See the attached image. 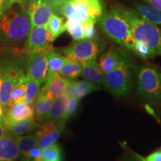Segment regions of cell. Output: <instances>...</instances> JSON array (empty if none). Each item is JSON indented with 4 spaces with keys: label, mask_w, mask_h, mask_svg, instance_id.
I'll use <instances>...</instances> for the list:
<instances>
[{
    "label": "cell",
    "mask_w": 161,
    "mask_h": 161,
    "mask_svg": "<svg viewBox=\"0 0 161 161\" xmlns=\"http://www.w3.org/2000/svg\"><path fill=\"white\" fill-rule=\"evenodd\" d=\"M41 161H63V152L60 145L55 142L43 150Z\"/></svg>",
    "instance_id": "obj_28"
},
{
    "label": "cell",
    "mask_w": 161,
    "mask_h": 161,
    "mask_svg": "<svg viewBox=\"0 0 161 161\" xmlns=\"http://www.w3.org/2000/svg\"><path fill=\"white\" fill-rule=\"evenodd\" d=\"M19 148V158L21 161H30V153L37 146V139L35 134L23 136H16Z\"/></svg>",
    "instance_id": "obj_21"
},
{
    "label": "cell",
    "mask_w": 161,
    "mask_h": 161,
    "mask_svg": "<svg viewBox=\"0 0 161 161\" xmlns=\"http://www.w3.org/2000/svg\"><path fill=\"white\" fill-rule=\"evenodd\" d=\"M97 21L101 30L109 39L133 52L135 40L130 26L115 8L102 13Z\"/></svg>",
    "instance_id": "obj_3"
},
{
    "label": "cell",
    "mask_w": 161,
    "mask_h": 161,
    "mask_svg": "<svg viewBox=\"0 0 161 161\" xmlns=\"http://www.w3.org/2000/svg\"><path fill=\"white\" fill-rule=\"evenodd\" d=\"M81 69L82 66L80 63L67 60L58 72V74L66 79H76L81 75Z\"/></svg>",
    "instance_id": "obj_27"
},
{
    "label": "cell",
    "mask_w": 161,
    "mask_h": 161,
    "mask_svg": "<svg viewBox=\"0 0 161 161\" xmlns=\"http://www.w3.org/2000/svg\"><path fill=\"white\" fill-rule=\"evenodd\" d=\"M28 10L31 29L36 26H46L56 11L55 0H28Z\"/></svg>",
    "instance_id": "obj_8"
},
{
    "label": "cell",
    "mask_w": 161,
    "mask_h": 161,
    "mask_svg": "<svg viewBox=\"0 0 161 161\" xmlns=\"http://www.w3.org/2000/svg\"><path fill=\"white\" fill-rule=\"evenodd\" d=\"M140 98L148 103L161 106V72L156 67L142 65L136 71Z\"/></svg>",
    "instance_id": "obj_5"
},
{
    "label": "cell",
    "mask_w": 161,
    "mask_h": 161,
    "mask_svg": "<svg viewBox=\"0 0 161 161\" xmlns=\"http://www.w3.org/2000/svg\"><path fill=\"white\" fill-rule=\"evenodd\" d=\"M6 11L5 8V6H4V3L3 0H0V19L1 17H3V14L5 13V11Z\"/></svg>",
    "instance_id": "obj_40"
},
{
    "label": "cell",
    "mask_w": 161,
    "mask_h": 161,
    "mask_svg": "<svg viewBox=\"0 0 161 161\" xmlns=\"http://www.w3.org/2000/svg\"><path fill=\"white\" fill-rule=\"evenodd\" d=\"M136 64L125 52L122 59L114 69L104 74L103 85L114 96L121 97L131 91L136 75Z\"/></svg>",
    "instance_id": "obj_4"
},
{
    "label": "cell",
    "mask_w": 161,
    "mask_h": 161,
    "mask_svg": "<svg viewBox=\"0 0 161 161\" xmlns=\"http://www.w3.org/2000/svg\"><path fill=\"white\" fill-rule=\"evenodd\" d=\"M46 27L51 36L52 41H54L66 31V23H64V18L54 14Z\"/></svg>",
    "instance_id": "obj_25"
},
{
    "label": "cell",
    "mask_w": 161,
    "mask_h": 161,
    "mask_svg": "<svg viewBox=\"0 0 161 161\" xmlns=\"http://www.w3.org/2000/svg\"><path fill=\"white\" fill-rule=\"evenodd\" d=\"M66 31L69 32L71 37L75 41L84 40V25L82 23L66 19Z\"/></svg>",
    "instance_id": "obj_30"
},
{
    "label": "cell",
    "mask_w": 161,
    "mask_h": 161,
    "mask_svg": "<svg viewBox=\"0 0 161 161\" xmlns=\"http://www.w3.org/2000/svg\"><path fill=\"white\" fill-rule=\"evenodd\" d=\"M7 132V130H6L5 127L3 125V122H0V139L3 137Z\"/></svg>",
    "instance_id": "obj_39"
},
{
    "label": "cell",
    "mask_w": 161,
    "mask_h": 161,
    "mask_svg": "<svg viewBox=\"0 0 161 161\" xmlns=\"http://www.w3.org/2000/svg\"><path fill=\"white\" fill-rule=\"evenodd\" d=\"M69 100L70 96L67 93L55 97L54 98L49 111L46 114L40 122H43L44 121L50 119L64 121V117L69 108Z\"/></svg>",
    "instance_id": "obj_14"
},
{
    "label": "cell",
    "mask_w": 161,
    "mask_h": 161,
    "mask_svg": "<svg viewBox=\"0 0 161 161\" xmlns=\"http://www.w3.org/2000/svg\"><path fill=\"white\" fill-rule=\"evenodd\" d=\"M4 6H5V10L10 8L12 7L14 4H18L21 7H24L23 3L25 2V0H3Z\"/></svg>",
    "instance_id": "obj_37"
},
{
    "label": "cell",
    "mask_w": 161,
    "mask_h": 161,
    "mask_svg": "<svg viewBox=\"0 0 161 161\" xmlns=\"http://www.w3.org/2000/svg\"><path fill=\"white\" fill-rule=\"evenodd\" d=\"M96 20L91 19L83 23L84 25V39L85 40H96L97 32H96L95 24Z\"/></svg>",
    "instance_id": "obj_33"
},
{
    "label": "cell",
    "mask_w": 161,
    "mask_h": 161,
    "mask_svg": "<svg viewBox=\"0 0 161 161\" xmlns=\"http://www.w3.org/2000/svg\"><path fill=\"white\" fill-rule=\"evenodd\" d=\"M52 42L46 26H36L30 31L25 45V52L28 55L49 52L53 50Z\"/></svg>",
    "instance_id": "obj_9"
},
{
    "label": "cell",
    "mask_w": 161,
    "mask_h": 161,
    "mask_svg": "<svg viewBox=\"0 0 161 161\" xmlns=\"http://www.w3.org/2000/svg\"><path fill=\"white\" fill-rule=\"evenodd\" d=\"M72 2L75 5L76 14L71 21L82 23L91 19L97 21L103 13L101 0H72Z\"/></svg>",
    "instance_id": "obj_10"
},
{
    "label": "cell",
    "mask_w": 161,
    "mask_h": 161,
    "mask_svg": "<svg viewBox=\"0 0 161 161\" xmlns=\"http://www.w3.org/2000/svg\"><path fill=\"white\" fill-rule=\"evenodd\" d=\"M70 80H71L66 79L56 73L46 78L43 87L49 91L54 97H57L66 93Z\"/></svg>",
    "instance_id": "obj_17"
},
{
    "label": "cell",
    "mask_w": 161,
    "mask_h": 161,
    "mask_svg": "<svg viewBox=\"0 0 161 161\" xmlns=\"http://www.w3.org/2000/svg\"><path fill=\"white\" fill-rule=\"evenodd\" d=\"M133 52H135L139 57L143 58V59H148V58L155 57L154 54L148 48V46L143 43H140V42H135Z\"/></svg>",
    "instance_id": "obj_32"
},
{
    "label": "cell",
    "mask_w": 161,
    "mask_h": 161,
    "mask_svg": "<svg viewBox=\"0 0 161 161\" xmlns=\"http://www.w3.org/2000/svg\"><path fill=\"white\" fill-rule=\"evenodd\" d=\"M67 59L63 55L52 50L47 54V77L54 74L58 73Z\"/></svg>",
    "instance_id": "obj_24"
},
{
    "label": "cell",
    "mask_w": 161,
    "mask_h": 161,
    "mask_svg": "<svg viewBox=\"0 0 161 161\" xmlns=\"http://www.w3.org/2000/svg\"><path fill=\"white\" fill-rule=\"evenodd\" d=\"M124 53L123 51L112 49L103 54L98 62V66L103 73L106 74L115 69L122 60Z\"/></svg>",
    "instance_id": "obj_20"
},
{
    "label": "cell",
    "mask_w": 161,
    "mask_h": 161,
    "mask_svg": "<svg viewBox=\"0 0 161 161\" xmlns=\"http://www.w3.org/2000/svg\"><path fill=\"white\" fill-rule=\"evenodd\" d=\"M126 161H128V160H126Z\"/></svg>",
    "instance_id": "obj_43"
},
{
    "label": "cell",
    "mask_w": 161,
    "mask_h": 161,
    "mask_svg": "<svg viewBox=\"0 0 161 161\" xmlns=\"http://www.w3.org/2000/svg\"><path fill=\"white\" fill-rule=\"evenodd\" d=\"M2 122L5 125L7 131L11 133L15 136L26 135L37 126V122L35 119V118L15 121L9 119L3 115Z\"/></svg>",
    "instance_id": "obj_13"
},
{
    "label": "cell",
    "mask_w": 161,
    "mask_h": 161,
    "mask_svg": "<svg viewBox=\"0 0 161 161\" xmlns=\"http://www.w3.org/2000/svg\"><path fill=\"white\" fill-rule=\"evenodd\" d=\"M143 1L148 3L151 7L161 11V0H143Z\"/></svg>",
    "instance_id": "obj_38"
},
{
    "label": "cell",
    "mask_w": 161,
    "mask_h": 161,
    "mask_svg": "<svg viewBox=\"0 0 161 161\" xmlns=\"http://www.w3.org/2000/svg\"><path fill=\"white\" fill-rule=\"evenodd\" d=\"M3 114H4V108L3 106L2 105V104L0 103V115L3 116Z\"/></svg>",
    "instance_id": "obj_41"
},
{
    "label": "cell",
    "mask_w": 161,
    "mask_h": 161,
    "mask_svg": "<svg viewBox=\"0 0 161 161\" xmlns=\"http://www.w3.org/2000/svg\"><path fill=\"white\" fill-rule=\"evenodd\" d=\"M135 155L139 161H161V149L155 151L146 158H142L137 154Z\"/></svg>",
    "instance_id": "obj_35"
},
{
    "label": "cell",
    "mask_w": 161,
    "mask_h": 161,
    "mask_svg": "<svg viewBox=\"0 0 161 161\" xmlns=\"http://www.w3.org/2000/svg\"><path fill=\"white\" fill-rule=\"evenodd\" d=\"M26 80H27V75H25V74L19 78V80H18V81L17 82V84H16V85L14 86L11 93L8 108L11 107L12 104L21 103V102H25Z\"/></svg>",
    "instance_id": "obj_23"
},
{
    "label": "cell",
    "mask_w": 161,
    "mask_h": 161,
    "mask_svg": "<svg viewBox=\"0 0 161 161\" xmlns=\"http://www.w3.org/2000/svg\"><path fill=\"white\" fill-rule=\"evenodd\" d=\"M78 105H79V100L75 98L70 97L69 108H68V110L67 112H66L65 117H64V121H65V122H66V121L69 119L75 114L76 110H78Z\"/></svg>",
    "instance_id": "obj_34"
},
{
    "label": "cell",
    "mask_w": 161,
    "mask_h": 161,
    "mask_svg": "<svg viewBox=\"0 0 161 161\" xmlns=\"http://www.w3.org/2000/svg\"><path fill=\"white\" fill-rule=\"evenodd\" d=\"M105 46V44L97 39H84L74 42L61 52L67 60L82 64L89 60H96L104 52Z\"/></svg>",
    "instance_id": "obj_6"
},
{
    "label": "cell",
    "mask_w": 161,
    "mask_h": 161,
    "mask_svg": "<svg viewBox=\"0 0 161 161\" xmlns=\"http://www.w3.org/2000/svg\"><path fill=\"white\" fill-rule=\"evenodd\" d=\"M49 52L34 54L29 55L27 60L28 77L39 82L40 84H45L47 78V54Z\"/></svg>",
    "instance_id": "obj_11"
},
{
    "label": "cell",
    "mask_w": 161,
    "mask_h": 161,
    "mask_svg": "<svg viewBox=\"0 0 161 161\" xmlns=\"http://www.w3.org/2000/svg\"><path fill=\"white\" fill-rule=\"evenodd\" d=\"M31 30L28 10L21 6L19 9L11 7L0 19V43L25 52V45Z\"/></svg>",
    "instance_id": "obj_1"
},
{
    "label": "cell",
    "mask_w": 161,
    "mask_h": 161,
    "mask_svg": "<svg viewBox=\"0 0 161 161\" xmlns=\"http://www.w3.org/2000/svg\"><path fill=\"white\" fill-rule=\"evenodd\" d=\"M23 75V68L17 64L10 61L0 63V103L5 110L9 106L12 90Z\"/></svg>",
    "instance_id": "obj_7"
},
{
    "label": "cell",
    "mask_w": 161,
    "mask_h": 161,
    "mask_svg": "<svg viewBox=\"0 0 161 161\" xmlns=\"http://www.w3.org/2000/svg\"><path fill=\"white\" fill-rule=\"evenodd\" d=\"M40 84L37 80L31 79L27 76L26 80V92L25 102L35 104L38 93L40 92Z\"/></svg>",
    "instance_id": "obj_29"
},
{
    "label": "cell",
    "mask_w": 161,
    "mask_h": 161,
    "mask_svg": "<svg viewBox=\"0 0 161 161\" xmlns=\"http://www.w3.org/2000/svg\"><path fill=\"white\" fill-rule=\"evenodd\" d=\"M102 88L97 84L90 81L87 80H70L66 93L70 97H73L80 99L85 97L88 94L91 93L97 90H102Z\"/></svg>",
    "instance_id": "obj_15"
},
{
    "label": "cell",
    "mask_w": 161,
    "mask_h": 161,
    "mask_svg": "<svg viewBox=\"0 0 161 161\" xmlns=\"http://www.w3.org/2000/svg\"><path fill=\"white\" fill-rule=\"evenodd\" d=\"M65 122H66L62 120L57 128L52 130V131L49 132L48 134H46V135L43 136L41 138H40L37 140V146L41 148L42 150H44L45 148L55 143L59 139L64 129L65 128Z\"/></svg>",
    "instance_id": "obj_22"
},
{
    "label": "cell",
    "mask_w": 161,
    "mask_h": 161,
    "mask_svg": "<svg viewBox=\"0 0 161 161\" xmlns=\"http://www.w3.org/2000/svg\"><path fill=\"white\" fill-rule=\"evenodd\" d=\"M3 116L0 115V122H2V119H3Z\"/></svg>",
    "instance_id": "obj_42"
},
{
    "label": "cell",
    "mask_w": 161,
    "mask_h": 161,
    "mask_svg": "<svg viewBox=\"0 0 161 161\" xmlns=\"http://www.w3.org/2000/svg\"><path fill=\"white\" fill-rule=\"evenodd\" d=\"M115 8L128 22L135 42L145 43L154 55L161 56V29L133 10L121 5Z\"/></svg>",
    "instance_id": "obj_2"
},
{
    "label": "cell",
    "mask_w": 161,
    "mask_h": 161,
    "mask_svg": "<svg viewBox=\"0 0 161 161\" xmlns=\"http://www.w3.org/2000/svg\"><path fill=\"white\" fill-rule=\"evenodd\" d=\"M54 100V96L45 88L42 87L38 93L35 104V115L36 121L40 122L46 114L49 111Z\"/></svg>",
    "instance_id": "obj_18"
},
{
    "label": "cell",
    "mask_w": 161,
    "mask_h": 161,
    "mask_svg": "<svg viewBox=\"0 0 161 161\" xmlns=\"http://www.w3.org/2000/svg\"><path fill=\"white\" fill-rule=\"evenodd\" d=\"M81 75L86 80L103 85L104 74L100 69L96 60H89L82 64Z\"/></svg>",
    "instance_id": "obj_19"
},
{
    "label": "cell",
    "mask_w": 161,
    "mask_h": 161,
    "mask_svg": "<svg viewBox=\"0 0 161 161\" xmlns=\"http://www.w3.org/2000/svg\"><path fill=\"white\" fill-rule=\"evenodd\" d=\"M42 152L43 150L39 148L37 146L35 147L33 149L31 150V153H30V161H41L42 158Z\"/></svg>",
    "instance_id": "obj_36"
},
{
    "label": "cell",
    "mask_w": 161,
    "mask_h": 161,
    "mask_svg": "<svg viewBox=\"0 0 161 161\" xmlns=\"http://www.w3.org/2000/svg\"><path fill=\"white\" fill-rule=\"evenodd\" d=\"M62 120L60 121H56V120H46L43 122L41 125L38 127V129L37 132L35 133L36 136H37V140H39L40 138H41L42 136L46 135V134L52 131V130H54L55 128H57L58 125L60 124V122H61Z\"/></svg>",
    "instance_id": "obj_31"
},
{
    "label": "cell",
    "mask_w": 161,
    "mask_h": 161,
    "mask_svg": "<svg viewBox=\"0 0 161 161\" xmlns=\"http://www.w3.org/2000/svg\"><path fill=\"white\" fill-rule=\"evenodd\" d=\"M136 9L137 13L145 19L155 25H161V11L146 5L136 4Z\"/></svg>",
    "instance_id": "obj_26"
},
{
    "label": "cell",
    "mask_w": 161,
    "mask_h": 161,
    "mask_svg": "<svg viewBox=\"0 0 161 161\" xmlns=\"http://www.w3.org/2000/svg\"><path fill=\"white\" fill-rule=\"evenodd\" d=\"M19 156L17 136L7 132L0 139V161H17Z\"/></svg>",
    "instance_id": "obj_12"
},
{
    "label": "cell",
    "mask_w": 161,
    "mask_h": 161,
    "mask_svg": "<svg viewBox=\"0 0 161 161\" xmlns=\"http://www.w3.org/2000/svg\"><path fill=\"white\" fill-rule=\"evenodd\" d=\"M4 116L11 120H22L34 118L35 116V104L29 102H21L12 104L5 110Z\"/></svg>",
    "instance_id": "obj_16"
}]
</instances>
